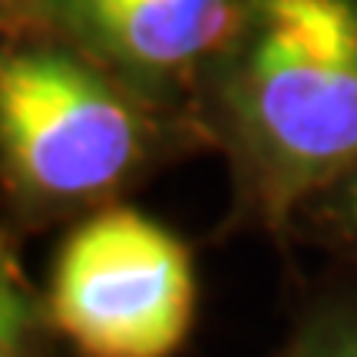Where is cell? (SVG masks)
<instances>
[{
    "label": "cell",
    "mask_w": 357,
    "mask_h": 357,
    "mask_svg": "<svg viewBox=\"0 0 357 357\" xmlns=\"http://www.w3.org/2000/svg\"><path fill=\"white\" fill-rule=\"evenodd\" d=\"M255 0H50L47 30L142 93L185 83L238 40Z\"/></svg>",
    "instance_id": "4"
},
{
    "label": "cell",
    "mask_w": 357,
    "mask_h": 357,
    "mask_svg": "<svg viewBox=\"0 0 357 357\" xmlns=\"http://www.w3.org/2000/svg\"><path fill=\"white\" fill-rule=\"evenodd\" d=\"M212 70L218 139L265 225L357 169V0H255Z\"/></svg>",
    "instance_id": "1"
},
{
    "label": "cell",
    "mask_w": 357,
    "mask_h": 357,
    "mask_svg": "<svg viewBox=\"0 0 357 357\" xmlns=\"http://www.w3.org/2000/svg\"><path fill=\"white\" fill-rule=\"evenodd\" d=\"M53 328L50 305L26 284L17 258L3 252L0 278V357H40V341Z\"/></svg>",
    "instance_id": "5"
},
{
    "label": "cell",
    "mask_w": 357,
    "mask_h": 357,
    "mask_svg": "<svg viewBox=\"0 0 357 357\" xmlns=\"http://www.w3.org/2000/svg\"><path fill=\"white\" fill-rule=\"evenodd\" d=\"M47 3L50 0H0L3 33L17 43H24L26 33L47 30Z\"/></svg>",
    "instance_id": "8"
},
{
    "label": "cell",
    "mask_w": 357,
    "mask_h": 357,
    "mask_svg": "<svg viewBox=\"0 0 357 357\" xmlns=\"http://www.w3.org/2000/svg\"><path fill=\"white\" fill-rule=\"evenodd\" d=\"M3 182L33 222L106 205L162 153L142 93L79 50L17 43L0 63Z\"/></svg>",
    "instance_id": "2"
},
{
    "label": "cell",
    "mask_w": 357,
    "mask_h": 357,
    "mask_svg": "<svg viewBox=\"0 0 357 357\" xmlns=\"http://www.w3.org/2000/svg\"><path fill=\"white\" fill-rule=\"evenodd\" d=\"M47 305L83 357H172L195 314L192 255L155 218L106 205L60 245Z\"/></svg>",
    "instance_id": "3"
},
{
    "label": "cell",
    "mask_w": 357,
    "mask_h": 357,
    "mask_svg": "<svg viewBox=\"0 0 357 357\" xmlns=\"http://www.w3.org/2000/svg\"><path fill=\"white\" fill-rule=\"evenodd\" d=\"M278 357H357V305L318 311Z\"/></svg>",
    "instance_id": "6"
},
{
    "label": "cell",
    "mask_w": 357,
    "mask_h": 357,
    "mask_svg": "<svg viewBox=\"0 0 357 357\" xmlns=\"http://www.w3.org/2000/svg\"><path fill=\"white\" fill-rule=\"evenodd\" d=\"M314 212L334 235L357 245V169H351L331 189L321 192L314 199Z\"/></svg>",
    "instance_id": "7"
}]
</instances>
